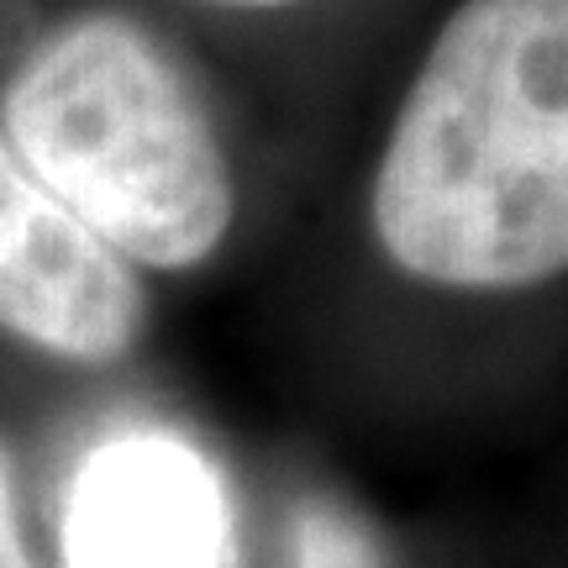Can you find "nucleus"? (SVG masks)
Wrapping results in <instances>:
<instances>
[{
  "mask_svg": "<svg viewBox=\"0 0 568 568\" xmlns=\"http://www.w3.org/2000/svg\"><path fill=\"white\" fill-rule=\"evenodd\" d=\"M395 264L521 290L568 258V0H468L437 32L374 180Z\"/></svg>",
  "mask_w": 568,
  "mask_h": 568,
  "instance_id": "obj_1",
  "label": "nucleus"
},
{
  "mask_svg": "<svg viewBox=\"0 0 568 568\" xmlns=\"http://www.w3.org/2000/svg\"><path fill=\"white\" fill-rule=\"evenodd\" d=\"M0 138L116 258L190 268L232 226V174L201 95L122 17H80L32 48Z\"/></svg>",
  "mask_w": 568,
  "mask_h": 568,
  "instance_id": "obj_2",
  "label": "nucleus"
},
{
  "mask_svg": "<svg viewBox=\"0 0 568 568\" xmlns=\"http://www.w3.org/2000/svg\"><path fill=\"white\" fill-rule=\"evenodd\" d=\"M63 568H237L216 464L163 426L111 432L74 468Z\"/></svg>",
  "mask_w": 568,
  "mask_h": 568,
  "instance_id": "obj_3",
  "label": "nucleus"
},
{
  "mask_svg": "<svg viewBox=\"0 0 568 568\" xmlns=\"http://www.w3.org/2000/svg\"><path fill=\"white\" fill-rule=\"evenodd\" d=\"M0 332L111 364L142 332V284L0 138Z\"/></svg>",
  "mask_w": 568,
  "mask_h": 568,
  "instance_id": "obj_4",
  "label": "nucleus"
},
{
  "mask_svg": "<svg viewBox=\"0 0 568 568\" xmlns=\"http://www.w3.org/2000/svg\"><path fill=\"white\" fill-rule=\"evenodd\" d=\"M290 542H295V568H385L368 527L332 500H305L295 510Z\"/></svg>",
  "mask_w": 568,
  "mask_h": 568,
  "instance_id": "obj_5",
  "label": "nucleus"
},
{
  "mask_svg": "<svg viewBox=\"0 0 568 568\" xmlns=\"http://www.w3.org/2000/svg\"><path fill=\"white\" fill-rule=\"evenodd\" d=\"M0 568H32L27 564V542H21L17 495H11V464H6V453H0Z\"/></svg>",
  "mask_w": 568,
  "mask_h": 568,
  "instance_id": "obj_6",
  "label": "nucleus"
},
{
  "mask_svg": "<svg viewBox=\"0 0 568 568\" xmlns=\"http://www.w3.org/2000/svg\"><path fill=\"white\" fill-rule=\"evenodd\" d=\"M205 6H232V11H274V6H295V0H205Z\"/></svg>",
  "mask_w": 568,
  "mask_h": 568,
  "instance_id": "obj_7",
  "label": "nucleus"
}]
</instances>
